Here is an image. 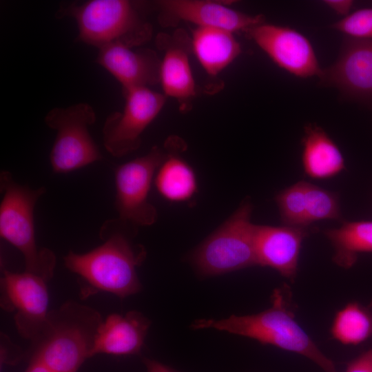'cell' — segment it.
I'll return each mask as SVG.
<instances>
[{
    "label": "cell",
    "mask_w": 372,
    "mask_h": 372,
    "mask_svg": "<svg viewBox=\"0 0 372 372\" xmlns=\"http://www.w3.org/2000/svg\"><path fill=\"white\" fill-rule=\"evenodd\" d=\"M135 227L118 218L107 220L99 231L101 245L84 254L70 251L64 256L66 268L80 278L85 296L103 291L125 298L141 290L136 268L146 251L131 240L130 229Z\"/></svg>",
    "instance_id": "obj_1"
},
{
    "label": "cell",
    "mask_w": 372,
    "mask_h": 372,
    "mask_svg": "<svg viewBox=\"0 0 372 372\" xmlns=\"http://www.w3.org/2000/svg\"><path fill=\"white\" fill-rule=\"evenodd\" d=\"M291 291L287 285L276 289L270 308L256 314L235 316L225 319H200L192 328L215 329L249 338L263 344L302 355L324 372H338L333 362L314 343L295 319L291 305Z\"/></svg>",
    "instance_id": "obj_2"
},
{
    "label": "cell",
    "mask_w": 372,
    "mask_h": 372,
    "mask_svg": "<svg viewBox=\"0 0 372 372\" xmlns=\"http://www.w3.org/2000/svg\"><path fill=\"white\" fill-rule=\"evenodd\" d=\"M103 319L96 309L68 301L49 311L45 324L32 342L34 358L52 372H77L92 353Z\"/></svg>",
    "instance_id": "obj_3"
},
{
    "label": "cell",
    "mask_w": 372,
    "mask_h": 372,
    "mask_svg": "<svg viewBox=\"0 0 372 372\" xmlns=\"http://www.w3.org/2000/svg\"><path fill=\"white\" fill-rule=\"evenodd\" d=\"M3 198L0 205V236L15 247L24 258L25 271L49 281L54 275L56 256L37 246L34 222L35 205L46 189H31L17 183L8 171L0 175Z\"/></svg>",
    "instance_id": "obj_4"
},
{
    "label": "cell",
    "mask_w": 372,
    "mask_h": 372,
    "mask_svg": "<svg viewBox=\"0 0 372 372\" xmlns=\"http://www.w3.org/2000/svg\"><path fill=\"white\" fill-rule=\"evenodd\" d=\"M59 14L74 18L78 39L99 49L121 43L134 48L148 41L152 26L141 17L136 4L127 0H90L72 3Z\"/></svg>",
    "instance_id": "obj_5"
},
{
    "label": "cell",
    "mask_w": 372,
    "mask_h": 372,
    "mask_svg": "<svg viewBox=\"0 0 372 372\" xmlns=\"http://www.w3.org/2000/svg\"><path fill=\"white\" fill-rule=\"evenodd\" d=\"M253 205L245 198L238 209L192 253L191 262L203 276H214L257 265L251 222Z\"/></svg>",
    "instance_id": "obj_6"
},
{
    "label": "cell",
    "mask_w": 372,
    "mask_h": 372,
    "mask_svg": "<svg viewBox=\"0 0 372 372\" xmlns=\"http://www.w3.org/2000/svg\"><path fill=\"white\" fill-rule=\"evenodd\" d=\"M96 118L94 109L86 103L54 107L48 112L45 123L56 131L50 154L54 172H70L102 159V154L89 132Z\"/></svg>",
    "instance_id": "obj_7"
},
{
    "label": "cell",
    "mask_w": 372,
    "mask_h": 372,
    "mask_svg": "<svg viewBox=\"0 0 372 372\" xmlns=\"http://www.w3.org/2000/svg\"><path fill=\"white\" fill-rule=\"evenodd\" d=\"M166 155L153 147L144 156L118 165L114 172L115 207L118 218L138 226H149L157 218V210L149 200L155 174Z\"/></svg>",
    "instance_id": "obj_8"
},
{
    "label": "cell",
    "mask_w": 372,
    "mask_h": 372,
    "mask_svg": "<svg viewBox=\"0 0 372 372\" xmlns=\"http://www.w3.org/2000/svg\"><path fill=\"white\" fill-rule=\"evenodd\" d=\"M125 102L121 112L110 114L103 130L105 149L113 156L121 157L136 150L141 135L162 110L166 96L149 87L123 92Z\"/></svg>",
    "instance_id": "obj_9"
},
{
    "label": "cell",
    "mask_w": 372,
    "mask_h": 372,
    "mask_svg": "<svg viewBox=\"0 0 372 372\" xmlns=\"http://www.w3.org/2000/svg\"><path fill=\"white\" fill-rule=\"evenodd\" d=\"M41 277L23 271L3 270L1 278V306L14 313L19 333L32 342L43 330L48 314L49 296Z\"/></svg>",
    "instance_id": "obj_10"
},
{
    "label": "cell",
    "mask_w": 372,
    "mask_h": 372,
    "mask_svg": "<svg viewBox=\"0 0 372 372\" xmlns=\"http://www.w3.org/2000/svg\"><path fill=\"white\" fill-rule=\"evenodd\" d=\"M245 33L276 65L287 72L300 78L322 74L311 43L298 30L265 21Z\"/></svg>",
    "instance_id": "obj_11"
},
{
    "label": "cell",
    "mask_w": 372,
    "mask_h": 372,
    "mask_svg": "<svg viewBox=\"0 0 372 372\" xmlns=\"http://www.w3.org/2000/svg\"><path fill=\"white\" fill-rule=\"evenodd\" d=\"M320 79L344 95L372 101V41L346 37L334 63L322 70Z\"/></svg>",
    "instance_id": "obj_12"
},
{
    "label": "cell",
    "mask_w": 372,
    "mask_h": 372,
    "mask_svg": "<svg viewBox=\"0 0 372 372\" xmlns=\"http://www.w3.org/2000/svg\"><path fill=\"white\" fill-rule=\"evenodd\" d=\"M163 23L185 21L196 27L247 32L265 22L262 14L251 15L236 10L225 3L209 0H164L158 2Z\"/></svg>",
    "instance_id": "obj_13"
},
{
    "label": "cell",
    "mask_w": 372,
    "mask_h": 372,
    "mask_svg": "<svg viewBox=\"0 0 372 372\" xmlns=\"http://www.w3.org/2000/svg\"><path fill=\"white\" fill-rule=\"evenodd\" d=\"M308 227L256 225L254 234L257 265L271 267L293 280L298 270L302 241Z\"/></svg>",
    "instance_id": "obj_14"
},
{
    "label": "cell",
    "mask_w": 372,
    "mask_h": 372,
    "mask_svg": "<svg viewBox=\"0 0 372 372\" xmlns=\"http://www.w3.org/2000/svg\"><path fill=\"white\" fill-rule=\"evenodd\" d=\"M114 43L99 48L96 62L121 85L123 92L160 82L161 60L150 50Z\"/></svg>",
    "instance_id": "obj_15"
},
{
    "label": "cell",
    "mask_w": 372,
    "mask_h": 372,
    "mask_svg": "<svg viewBox=\"0 0 372 372\" xmlns=\"http://www.w3.org/2000/svg\"><path fill=\"white\" fill-rule=\"evenodd\" d=\"M150 324V320L136 311H130L125 315H109L99 328L92 356L99 353L115 355L139 353Z\"/></svg>",
    "instance_id": "obj_16"
},
{
    "label": "cell",
    "mask_w": 372,
    "mask_h": 372,
    "mask_svg": "<svg viewBox=\"0 0 372 372\" xmlns=\"http://www.w3.org/2000/svg\"><path fill=\"white\" fill-rule=\"evenodd\" d=\"M158 43L165 50L160 66V83L163 94L185 105L196 95L189 59L191 40L180 32L169 41L161 37Z\"/></svg>",
    "instance_id": "obj_17"
},
{
    "label": "cell",
    "mask_w": 372,
    "mask_h": 372,
    "mask_svg": "<svg viewBox=\"0 0 372 372\" xmlns=\"http://www.w3.org/2000/svg\"><path fill=\"white\" fill-rule=\"evenodd\" d=\"M302 146L303 169L310 178L327 179L344 169L342 152L320 126L313 123L304 126Z\"/></svg>",
    "instance_id": "obj_18"
},
{
    "label": "cell",
    "mask_w": 372,
    "mask_h": 372,
    "mask_svg": "<svg viewBox=\"0 0 372 372\" xmlns=\"http://www.w3.org/2000/svg\"><path fill=\"white\" fill-rule=\"evenodd\" d=\"M191 46L198 62L214 76L230 65L241 53V46L229 31L196 27L192 32Z\"/></svg>",
    "instance_id": "obj_19"
},
{
    "label": "cell",
    "mask_w": 372,
    "mask_h": 372,
    "mask_svg": "<svg viewBox=\"0 0 372 372\" xmlns=\"http://www.w3.org/2000/svg\"><path fill=\"white\" fill-rule=\"evenodd\" d=\"M158 193L171 203L190 200L198 191V180L192 166L176 155H167L156 170L154 179Z\"/></svg>",
    "instance_id": "obj_20"
},
{
    "label": "cell",
    "mask_w": 372,
    "mask_h": 372,
    "mask_svg": "<svg viewBox=\"0 0 372 372\" xmlns=\"http://www.w3.org/2000/svg\"><path fill=\"white\" fill-rule=\"evenodd\" d=\"M324 234L333 247L334 262L342 268L353 267L359 254L372 252V220L345 222Z\"/></svg>",
    "instance_id": "obj_21"
},
{
    "label": "cell",
    "mask_w": 372,
    "mask_h": 372,
    "mask_svg": "<svg viewBox=\"0 0 372 372\" xmlns=\"http://www.w3.org/2000/svg\"><path fill=\"white\" fill-rule=\"evenodd\" d=\"M331 333L343 344L357 345L372 336V311L358 302L348 303L335 315Z\"/></svg>",
    "instance_id": "obj_22"
},
{
    "label": "cell",
    "mask_w": 372,
    "mask_h": 372,
    "mask_svg": "<svg viewBox=\"0 0 372 372\" xmlns=\"http://www.w3.org/2000/svg\"><path fill=\"white\" fill-rule=\"evenodd\" d=\"M306 183L299 181L280 192L275 198L284 225L308 227Z\"/></svg>",
    "instance_id": "obj_23"
},
{
    "label": "cell",
    "mask_w": 372,
    "mask_h": 372,
    "mask_svg": "<svg viewBox=\"0 0 372 372\" xmlns=\"http://www.w3.org/2000/svg\"><path fill=\"white\" fill-rule=\"evenodd\" d=\"M306 211L309 225L322 220L340 218L338 193L306 183Z\"/></svg>",
    "instance_id": "obj_24"
},
{
    "label": "cell",
    "mask_w": 372,
    "mask_h": 372,
    "mask_svg": "<svg viewBox=\"0 0 372 372\" xmlns=\"http://www.w3.org/2000/svg\"><path fill=\"white\" fill-rule=\"evenodd\" d=\"M331 28L347 37L372 41V8L350 12L332 24Z\"/></svg>",
    "instance_id": "obj_25"
},
{
    "label": "cell",
    "mask_w": 372,
    "mask_h": 372,
    "mask_svg": "<svg viewBox=\"0 0 372 372\" xmlns=\"http://www.w3.org/2000/svg\"><path fill=\"white\" fill-rule=\"evenodd\" d=\"M346 372H372V348L353 360Z\"/></svg>",
    "instance_id": "obj_26"
},
{
    "label": "cell",
    "mask_w": 372,
    "mask_h": 372,
    "mask_svg": "<svg viewBox=\"0 0 372 372\" xmlns=\"http://www.w3.org/2000/svg\"><path fill=\"white\" fill-rule=\"evenodd\" d=\"M323 3L334 12L342 15L343 17L350 14L353 5V1L351 0H325Z\"/></svg>",
    "instance_id": "obj_27"
},
{
    "label": "cell",
    "mask_w": 372,
    "mask_h": 372,
    "mask_svg": "<svg viewBox=\"0 0 372 372\" xmlns=\"http://www.w3.org/2000/svg\"><path fill=\"white\" fill-rule=\"evenodd\" d=\"M143 362L146 366L147 372H176L167 366L154 360L144 358Z\"/></svg>",
    "instance_id": "obj_28"
},
{
    "label": "cell",
    "mask_w": 372,
    "mask_h": 372,
    "mask_svg": "<svg viewBox=\"0 0 372 372\" xmlns=\"http://www.w3.org/2000/svg\"><path fill=\"white\" fill-rule=\"evenodd\" d=\"M24 372H52L39 360L31 358L30 364Z\"/></svg>",
    "instance_id": "obj_29"
},
{
    "label": "cell",
    "mask_w": 372,
    "mask_h": 372,
    "mask_svg": "<svg viewBox=\"0 0 372 372\" xmlns=\"http://www.w3.org/2000/svg\"><path fill=\"white\" fill-rule=\"evenodd\" d=\"M369 309L371 310V311H372V302H371L370 306L369 307Z\"/></svg>",
    "instance_id": "obj_30"
}]
</instances>
